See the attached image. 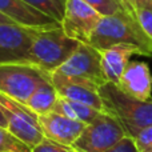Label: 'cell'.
Listing matches in <instances>:
<instances>
[{
	"mask_svg": "<svg viewBox=\"0 0 152 152\" xmlns=\"http://www.w3.org/2000/svg\"><path fill=\"white\" fill-rule=\"evenodd\" d=\"M0 107L8 120V131L28 147L32 148L44 137L37 123V115L26 104L0 92Z\"/></svg>",
	"mask_w": 152,
	"mask_h": 152,
	"instance_id": "obj_6",
	"label": "cell"
},
{
	"mask_svg": "<svg viewBox=\"0 0 152 152\" xmlns=\"http://www.w3.org/2000/svg\"><path fill=\"white\" fill-rule=\"evenodd\" d=\"M72 152H77V151H76V150H74V148H72Z\"/></svg>",
	"mask_w": 152,
	"mask_h": 152,
	"instance_id": "obj_29",
	"label": "cell"
},
{
	"mask_svg": "<svg viewBox=\"0 0 152 152\" xmlns=\"http://www.w3.org/2000/svg\"><path fill=\"white\" fill-rule=\"evenodd\" d=\"M126 136L118 119L107 112H100L91 123L86 124L72 148L77 152H107Z\"/></svg>",
	"mask_w": 152,
	"mask_h": 152,
	"instance_id": "obj_4",
	"label": "cell"
},
{
	"mask_svg": "<svg viewBox=\"0 0 152 152\" xmlns=\"http://www.w3.org/2000/svg\"><path fill=\"white\" fill-rule=\"evenodd\" d=\"M53 72L68 77L92 81L99 87L107 83L102 68V58L99 50L87 43H80L75 52Z\"/></svg>",
	"mask_w": 152,
	"mask_h": 152,
	"instance_id": "obj_7",
	"label": "cell"
},
{
	"mask_svg": "<svg viewBox=\"0 0 152 152\" xmlns=\"http://www.w3.org/2000/svg\"><path fill=\"white\" fill-rule=\"evenodd\" d=\"M36 29L16 23H0V63H27Z\"/></svg>",
	"mask_w": 152,
	"mask_h": 152,
	"instance_id": "obj_9",
	"label": "cell"
},
{
	"mask_svg": "<svg viewBox=\"0 0 152 152\" xmlns=\"http://www.w3.org/2000/svg\"><path fill=\"white\" fill-rule=\"evenodd\" d=\"M23 1L43 12L44 15L52 18L58 23H60L63 19L67 4V0H23Z\"/></svg>",
	"mask_w": 152,
	"mask_h": 152,
	"instance_id": "obj_17",
	"label": "cell"
},
{
	"mask_svg": "<svg viewBox=\"0 0 152 152\" xmlns=\"http://www.w3.org/2000/svg\"><path fill=\"white\" fill-rule=\"evenodd\" d=\"M121 91L139 100L152 99V75L150 67L144 61H129L119 83Z\"/></svg>",
	"mask_w": 152,
	"mask_h": 152,
	"instance_id": "obj_12",
	"label": "cell"
},
{
	"mask_svg": "<svg viewBox=\"0 0 152 152\" xmlns=\"http://www.w3.org/2000/svg\"><path fill=\"white\" fill-rule=\"evenodd\" d=\"M102 58V68L104 72L105 80L110 83L118 84L127 68L132 55H139V51L132 45L118 44L110 48L99 51Z\"/></svg>",
	"mask_w": 152,
	"mask_h": 152,
	"instance_id": "obj_14",
	"label": "cell"
},
{
	"mask_svg": "<svg viewBox=\"0 0 152 152\" xmlns=\"http://www.w3.org/2000/svg\"><path fill=\"white\" fill-rule=\"evenodd\" d=\"M58 91L53 87V84L51 83V79L48 77L36 87L34 94L26 102V105L35 115H44V113H48L53 110L56 102H58Z\"/></svg>",
	"mask_w": 152,
	"mask_h": 152,
	"instance_id": "obj_15",
	"label": "cell"
},
{
	"mask_svg": "<svg viewBox=\"0 0 152 152\" xmlns=\"http://www.w3.org/2000/svg\"><path fill=\"white\" fill-rule=\"evenodd\" d=\"M0 13L10 18L13 23L31 28H55L60 26V23L23 0H0Z\"/></svg>",
	"mask_w": 152,
	"mask_h": 152,
	"instance_id": "obj_13",
	"label": "cell"
},
{
	"mask_svg": "<svg viewBox=\"0 0 152 152\" xmlns=\"http://www.w3.org/2000/svg\"><path fill=\"white\" fill-rule=\"evenodd\" d=\"M79 44L77 40L67 36L60 26L55 28H37L27 63L39 67L47 74H52L75 52Z\"/></svg>",
	"mask_w": 152,
	"mask_h": 152,
	"instance_id": "obj_3",
	"label": "cell"
},
{
	"mask_svg": "<svg viewBox=\"0 0 152 152\" xmlns=\"http://www.w3.org/2000/svg\"><path fill=\"white\" fill-rule=\"evenodd\" d=\"M121 10L110 16H102L92 32L89 45L102 51L112 45H132L139 55L151 58L152 40L147 36L135 15V8L128 0H118Z\"/></svg>",
	"mask_w": 152,
	"mask_h": 152,
	"instance_id": "obj_1",
	"label": "cell"
},
{
	"mask_svg": "<svg viewBox=\"0 0 152 152\" xmlns=\"http://www.w3.org/2000/svg\"><path fill=\"white\" fill-rule=\"evenodd\" d=\"M52 111L60 113V115L67 116V118L83 121V123H86V124L91 123V121L102 112V111H97L87 104H83V103H80V102H75V100L66 99V97H63V96L58 97V102H56Z\"/></svg>",
	"mask_w": 152,
	"mask_h": 152,
	"instance_id": "obj_16",
	"label": "cell"
},
{
	"mask_svg": "<svg viewBox=\"0 0 152 152\" xmlns=\"http://www.w3.org/2000/svg\"><path fill=\"white\" fill-rule=\"evenodd\" d=\"M135 15L147 36L152 40V11L145 8H135Z\"/></svg>",
	"mask_w": 152,
	"mask_h": 152,
	"instance_id": "obj_22",
	"label": "cell"
},
{
	"mask_svg": "<svg viewBox=\"0 0 152 152\" xmlns=\"http://www.w3.org/2000/svg\"><path fill=\"white\" fill-rule=\"evenodd\" d=\"M128 136L135 142L139 152H145L151 150L152 148V124L135 129Z\"/></svg>",
	"mask_w": 152,
	"mask_h": 152,
	"instance_id": "obj_18",
	"label": "cell"
},
{
	"mask_svg": "<svg viewBox=\"0 0 152 152\" xmlns=\"http://www.w3.org/2000/svg\"><path fill=\"white\" fill-rule=\"evenodd\" d=\"M31 152H72V147H67V145L59 144L56 142L43 137L37 144L31 148Z\"/></svg>",
	"mask_w": 152,
	"mask_h": 152,
	"instance_id": "obj_21",
	"label": "cell"
},
{
	"mask_svg": "<svg viewBox=\"0 0 152 152\" xmlns=\"http://www.w3.org/2000/svg\"><path fill=\"white\" fill-rule=\"evenodd\" d=\"M51 83L56 88L59 96H63L66 99L80 102L89 107L95 108L97 111L104 112L102 97L99 94V86L88 80L76 77H68L59 74H50Z\"/></svg>",
	"mask_w": 152,
	"mask_h": 152,
	"instance_id": "obj_10",
	"label": "cell"
},
{
	"mask_svg": "<svg viewBox=\"0 0 152 152\" xmlns=\"http://www.w3.org/2000/svg\"><path fill=\"white\" fill-rule=\"evenodd\" d=\"M94 10H96L102 16H110L121 10L118 0H83Z\"/></svg>",
	"mask_w": 152,
	"mask_h": 152,
	"instance_id": "obj_19",
	"label": "cell"
},
{
	"mask_svg": "<svg viewBox=\"0 0 152 152\" xmlns=\"http://www.w3.org/2000/svg\"><path fill=\"white\" fill-rule=\"evenodd\" d=\"M134 8H145L152 11V0H128Z\"/></svg>",
	"mask_w": 152,
	"mask_h": 152,
	"instance_id": "obj_24",
	"label": "cell"
},
{
	"mask_svg": "<svg viewBox=\"0 0 152 152\" xmlns=\"http://www.w3.org/2000/svg\"><path fill=\"white\" fill-rule=\"evenodd\" d=\"M145 152H152V148H151V150H148V151H145Z\"/></svg>",
	"mask_w": 152,
	"mask_h": 152,
	"instance_id": "obj_28",
	"label": "cell"
},
{
	"mask_svg": "<svg viewBox=\"0 0 152 152\" xmlns=\"http://www.w3.org/2000/svg\"><path fill=\"white\" fill-rule=\"evenodd\" d=\"M102 15L83 0H67L60 27L67 36L79 43H89Z\"/></svg>",
	"mask_w": 152,
	"mask_h": 152,
	"instance_id": "obj_8",
	"label": "cell"
},
{
	"mask_svg": "<svg viewBox=\"0 0 152 152\" xmlns=\"http://www.w3.org/2000/svg\"><path fill=\"white\" fill-rule=\"evenodd\" d=\"M107 152H139V150H137L134 140L129 136H126V137H123L115 147H112Z\"/></svg>",
	"mask_w": 152,
	"mask_h": 152,
	"instance_id": "obj_23",
	"label": "cell"
},
{
	"mask_svg": "<svg viewBox=\"0 0 152 152\" xmlns=\"http://www.w3.org/2000/svg\"><path fill=\"white\" fill-rule=\"evenodd\" d=\"M99 94L104 112L120 121L127 136L135 129L152 124V99L139 100L110 81L99 87Z\"/></svg>",
	"mask_w": 152,
	"mask_h": 152,
	"instance_id": "obj_2",
	"label": "cell"
},
{
	"mask_svg": "<svg viewBox=\"0 0 152 152\" xmlns=\"http://www.w3.org/2000/svg\"><path fill=\"white\" fill-rule=\"evenodd\" d=\"M0 127H3V128L8 129V120H7V118H5L4 112H3L1 107H0Z\"/></svg>",
	"mask_w": 152,
	"mask_h": 152,
	"instance_id": "obj_25",
	"label": "cell"
},
{
	"mask_svg": "<svg viewBox=\"0 0 152 152\" xmlns=\"http://www.w3.org/2000/svg\"><path fill=\"white\" fill-rule=\"evenodd\" d=\"M40 131L45 139H50L59 144L72 147L77 137L81 135L86 123L67 118L64 115L51 111L44 115L37 116Z\"/></svg>",
	"mask_w": 152,
	"mask_h": 152,
	"instance_id": "obj_11",
	"label": "cell"
},
{
	"mask_svg": "<svg viewBox=\"0 0 152 152\" xmlns=\"http://www.w3.org/2000/svg\"><path fill=\"white\" fill-rule=\"evenodd\" d=\"M3 152H31V148H11Z\"/></svg>",
	"mask_w": 152,
	"mask_h": 152,
	"instance_id": "obj_26",
	"label": "cell"
},
{
	"mask_svg": "<svg viewBox=\"0 0 152 152\" xmlns=\"http://www.w3.org/2000/svg\"><path fill=\"white\" fill-rule=\"evenodd\" d=\"M0 23H13L12 20H11L10 18H7L5 15H3V13H0Z\"/></svg>",
	"mask_w": 152,
	"mask_h": 152,
	"instance_id": "obj_27",
	"label": "cell"
},
{
	"mask_svg": "<svg viewBox=\"0 0 152 152\" xmlns=\"http://www.w3.org/2000/svg\"><path fill=\"white\" fill-rule=\"evenodd\" d=\"M11 148H31L23 143L20 139L12 135L8 129L0 127V152L11 150Z\"/></svg>",
	"mask_w": 152,
	"mask_h": 152,
	"instance_id": "obj_20",
	"label": "cell"
},
{
	"mask_svg": "<svg viewBox=\"0 0 152 152\" xmlns=\"http://www.w3.org/2000/svg\"><path fill=\"white\" fill-rule=\"evenodd\" d=\"M50 74L29 63H0V92L26 104Z\"/></svg>",
	"mask_w": 152,
	"mask_h": 152,
	"instance_id": "obj_5",
	"label": "cell"
}]
</instances>
